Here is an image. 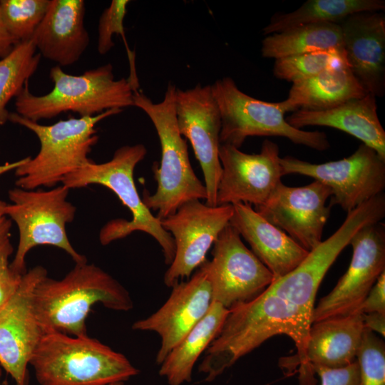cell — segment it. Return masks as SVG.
<instances>
[{
  "label": "cell",
  "instance_id": "cell-1",
  "mask_svg": "<svg viewBox=\"0 0 385 385\" xmlns=\"http://www.w3.org/2000/svg\"><path fill=\"white\" fill-rule=\"evenodd\" d=\"M312 317L267 289L256 298L230 309L199 366L206 381H212L263 342L286 334L295 343L297 354L280 360L287 371L299 366V383L305 374L306 347Z\"/></svg>",
  "mask_w": 385,
  "mask_h": 385
},
{
  "label": "cell",
  "instance_id": "cell-2",
  "mask_svg": "<svg viewBox=\"0 0 385 385\" xmlns=\"http://www.w3.org/2000/svg\"><path fill=\"white\" fill-rule=\"evenodd\" d=\"M34 307L43 332L55 330L75 337L86 336V319L91 307L127 312L133 307L128 290L94 264H76L59 280L45 277L36 286Z\"/></svg>",
  "mask_w": 385,
  "mask_h": 385
},
{
  "label": "cell",
  "instance_id": "cell-3",
  "mask_svg": "<svg viewBox=\"0 0 385 385\" xmlns=\"http://www.w3.org/2000/svg\"><path fill=\"white\" fill-rule=\"evenodd\" d=\"M40 385H108L139 374L128 359L98 340L44 331L30 359Z\"/></svg>",
  "mask_w": 385,
  "mask_h": 385
},
{
  "label": "cell",
  "instance_id": "cell-4",
  "mask_svg": "<svg viewBox=\"0 0 385 385\" xmlns=\"http://www.w3.org/2000/svg\"><path fill=\"white\" fill-rule=\"evenodd\" d=\"M176 90L175 85L169 82L163 101L158 103L140 91L133 95L134 106L148 115L160 143V165L153 168L157 189L153 195L144 191L142 198L160 220L175 213L186 202L207 199L205 186L191 166L186 140L178 129Z\"/></svg>",
  "mask_w": 385,
  "mask_h": 385
},
{
  "label": "cell",
  "instance_id": "cell-5",
  "mask_svg": "<svg viewBox=\"0 0 385 385\" xmlns=\"http://www.w3.org/2000/svg\"><path fill=\"white\" fill-rule=\"evenodd\" d=\"M49 77L53 87L43 96L31 93L29 81L26 83L15 98L16 113L38 122L66 112L88 117L111 109L134 106L131 85L127 78L115 79L111 63L78 76L68 74L57 65L51 68Z\"/></svg>",
  "mask_w": 385,
  "mask_h": 385
},
{
  "label": "cell",
  "instance_id": "cell-6",
  "mask_svg": "<svg viewBox=\"0 0 385 385\" xmlns=\"http://www.w3.org/2000/svg\"><path fill=\"white\" fill-rule=\"evenodd\" d=\"M146 154L147 149L143 144L121 146L109 161L96 163L92 160L67 175L61 183L68 189L98 184L111 190L130 211L132 218L108 222L100 231L101 243L106 245L133 232H143L158 242L165 262L170 265L175 257L174 240L162 227L160 220L144 205L134 183L135 168Z\"/></svg>",
  "mask_w": 385,
  "mask_h": 385
},
{
  "label": "cell",
  "instance_id": "cell-7",
  "mask_svg": "<svg viewBox=\"0 0 385 385\" xmlns=\"http://www.w3.org/2000/svg\"><path fill=\"white\" fill-rule=\"evenodd\" d=\"M123 111L111 109L93 116L69 117L45 125L9 113V120L32 131L40 142L39 152L15 170L17 188L34 190L53 187L64 178L92 161L88 158L98 140L96 124Z\"/></svg>",
  "mask_w": 385,
  "mask_h": 385
},
{
  "label": "cell",
  "instance_id": "cell-8",
  "mask_svg": "<svg viewBox=\"0 0 385 385\" xmlns=\"http://www.w3.org/2000/svg\"><path fill=\"white\" fill-rule=\"evenodd\" d=\"M69 190L61 185L49 190H24L16 188L9 191L11 204H6L5 213L19 230V243L9 267L24 274L27 253L38 245H52L67 252L76 264L87 262L71 244L66 225L75 217L76 207L67 200Z\"/></svg>",
  "mask_w": 385,
  "mask_h": 385
},
{
  "label": "cell",
  "instance_id": "cell-9",
  "mask_svg": "<svg viewBox=\"0 0 385 385\" xmlns=\"http://www.w3.org/2000/svg\"><path fill=\"white\" fill-rule=\"evenodd\" d=\"M211 88L220 113V144L240 148L250 136H280L319 151L330 146L325 133L297 129L289 125L282 101L255 98L242 92L228 76L217 80Z\"/></svg>",
  "mask_w": 385,
  "mask_h": 385
},
{
  "label": "cell",
  "instance_id": "cell-10",
  "mask_svg": "<svg viewBox=\"0 0 385 385\" xmlns=\"http://www.w3.org/2000/svg\"><path fill=\"white\" fill-rule=\"evenodd\" d=\"M385 215V197L379 195L360 205L326 240L309 252L304 260L267 288L312 317L317 292L327 272L353 236L363 227L381 222Z\"/></svg>",
  "mask_w": 385,
  "mask_h": 385
},
{
  "label": "cell",
  "instance_id": "cell-11",
  "mask_svg": "<svg viewBox=\"0 0 385 385\" xmlns=\"http://www.w3.org/2000/svg\"><path fill=\"white\" fill-rule=\"evenodd\" d=\"M283 175L311 177L332 192L331 204L347 213L381 195L385 188V159L361 144L351 155L323 163H312L292 156L280 158Z\"/></svg>",
  "mask_w": 385,
  "mask_h": 385
},
{
  "label": "cell",
  "instance_id": "cell-12",
  "mask_svg": "<svg viewBox=\"0 0 385 385\" xmlns=\"http://www.w3.org/2000/svg\"><path fill=\"white\" fill-rule=\"evenodd\" d=\"M205 265L212 302L230 309L258 297L272 284L274 276L243 243L230 222L220 232Z\"/></svg>",
  "mask_w": 385,
  "mask_h": 385
},
{
  "label": "cell",
  "instance_id": "cell-13",
  "mask_svg": "<svg viewBox=\"0 0 385 385\" xmlns=\"http://www.w3.org/2000/svg\"><path fill=\"white\" fill-rule=\"evenodd\" d=\"M232 205L210 206L199 200L185 202L177 211L162 220V227L172 235L175 257L163 281L173 287L188 279L207 259L206 255L223 228L230 222Z\"/></svg>",
  "mask_w": 385,
  "mask_h": 385
},
{
  "label": "cell",
  "instance_id": "cell-14",
  "mask_svg": "<svg viewBox=\"0 0 385 385\" xmlns=\"http://www.w3.org/2000/svg\"><path fill=\"white\" fill-rule=\"evenodd\" d=\"M352 257L346 272L322 297L312 314V323L359 313V307L380 274L385 272V227L369 224L351 238Z\"/></svg>",
  "mask_w": 385,
  "mask_h": 385
},
{
  "label": "cell",
  "instance_id": "cell-15",
  "mask_svg": "<svg viewBox=\"0 0 385 385\" xmlns=\"http://www.w3.org/2000/svg\"><path fill=\"white\" fill-rule=\"evenodd\" d=\"M219 158L222 170L216 205L247 203L257 207L266 202L282 182L279 148L272 141L264 140L257 154L220 144Z\"/></svg>",
  "mask_w": 385,
  "mask_h": 385
},
{
  "label": "cell",
  "instance_id": "cell-16",
  "mask_svg": "<svg viewBox=\"0 0 385 385\" xmlns=\"http://www.w3.org/2000/svg\"><path fill=\"white\" fill-rule=\"evenodd\" d=\"M46 276L42 266L27 271L16 292L0 307V366L16 385H28L27 367L43 334L34 310L33 294Z\"/></svg>",
  "mask_w": 385,
  "mask_h": 385
},
{
  "label": "cell",
  "instance_id": "cell-17",
  "mask_svg": "<svg viewBox=\"0 0 385 385\" xmlns=\"http://www.w3.org/2000/svg\"><path fill=\"white\" fill-rule=\"evenodd\" d=\"M177 123L199 161L207 191L206 204L216 206L217 186L221 175L219 158L221 118L211 85L197 84L175 93Z\"/></svg>",
  "mask_w": 385,
  "mask_h": 385
},
{
  "label": "cell",
  "instance_id": "cell-18",
  "mask_svg": "<svg viewBox=\"0 0 385 385\" xmlns=\"http://www.w3.org/2000/svg\"><path fill=\"white\" fill-rule=\"evenodd\" d=\"M331 196L330 188L317 180L301 187L281 182L266 202L255 210L309 252L322 241Z\"/></svg>",
  "mask_w": 385,
  "mask_h": 385
},
{
  "label": "cell",
  "instance_id": "cell-19",
  "mask_svg": "<svg viewBox=\"0 0 385 385\" xmlns=\"http://www.w3.org/2000/svg\"><path fill=\"white\" fill-rule=\"evenodd\" d=\"M205 261L188 281H180L172 287L170 297L159 309L132 325L134 330L152 331L160 337L155 358L158 365L202 319L212 303Z\"/></svg>",
  "mask_w": 385,
  "mask_h": 385
},
{
  "label": "cell",
  "instance_id": "cell-20",
  "mask_svg": "<svg viewBox=\"0 0 385 385\" xmlns=\"http://www.w3.org/2000/svg\"><path fill=\"white\" fill-rule=\"evenodd\" d=\"M346 62L367 93H385V15L382 11L352 14L339 24Z\"/></svg>",
  "mask_w": 385,
  "mask_h": 385
},
{
  "label": "cell",
  "instance_id": "cell-21",
  "mask_svg": "<svg viewBox=\"0 0 385 385\" xmlns=\"http://www.w3.org/2000/svg\"><path fill=\"white\" fill-rule=\"evenodd\" d=\"M83 0H50L31 41L41 56L58 66L78 61L90 43L85 27Z\"/></svg>",
  "mask_w": 385,
  "mask_h": 385
},
{
  "label": "cell",
  "instance_id": "cell-22",
  "mask_svg": "<svg viewBox=\"0 0 385 385\" xmlns=\"http://www.w3.org/2000/svg\"><path fill=\"white\" fill-rule=\"evenodd\" d=\"M230 224L250 245L252 252L279 279L297 267L307 256L303 248L284 231L247 203L232 205Z\"/></svg>",
  "mask_w": 385,
  "mask_h": 385
},
{
  "label": "cell",
  "instance_id": "cell-23",
  "mask_svg": "<svg viewBox=\"0 0 385 385\" xmlns=\"http://www.w3.org/2000/svg\"><path fill=\"white\" fill-rule=\"evenodd\" d=\"M364 329L361 313L313 322L306 347L304 377L299 385H316L312 366L342 368L356 361Z\"/></svg>",
  "mask_w": 385,
  "mask_h": 385
},
{
  "label": "cell",
  "instance_id": "cell-24",
  "mask_svg": "<svg viewBox=\"0 0 385 385\" xmlns=\"http://www.w3.org/2000/svg\"><path fill=\"white\" fill-rule=\"evenodd\" d=\"M286 120L297 129L327 126L340 130L360 140L385 159V131L379 119L376 97L371 93L326 110H297Z\"/></svg>",
  "mask_w": 385,
  "mask_h": 385
},
{
  "label": "cell",
  "instance_id": "cell-25",
  "mask_svg": "<svg viewBox=\"0 0 385 385\" xmlns=\"http://www.w3.org/2000/svg\"><path fill=\"white\" fill-rule=\"evenodd\" d=\"M346 62L330 67L304 81L293 83L282 101L287 112L321 111L366 95Z\"/></svg>",
  "mask_w": 385,
  "mask_h": 385
},
{
  "label": "cell",
  "instance_id": "cell-26",
  "mask_svg": "<svg viewBox=\"0 0 385 385\" xmlns=\"http://www.w3.org/2000/svg\"><path fill=\"white\" fill-rule=\"evenodd\" d=\"M228 313V309L212 302L207 314L170 351L159 369L169 385L191 381L197 360L217 336Z\"/></svg>",
  "mask_w": 385,
  "mask_h": 385
},
{
  "label": "cell",
  "instance_id": "cell-27",
  "mask_svg": "<svg viewBox=\"0 0 385 385\" xmlns=\"http://www.w3.org/2000/svg\"><path fill=\"white\" fill-rule=\"evenodd\" d=\"M344 53L342 29L339 24L302 25L267 35L262 41L264 58L277 59L315 51Z\"/></svg>",
  "mask_w": 385,
  "mask_h": 385
},
{
  "label": "cell",
  "instance_id": "cell-28",
  "mask_svg": "<svg viewBox=\"0 0 385 385\" xmlns=\"http://www.w3.org/2000/svg\"><path fill=\"white\" fill-rule=\"evenodd\" d=\"M384 9V0H308L293 11L274 14L262 32L267 36L305 24H339L352 14Z\"/></svg>",
  "mask_w": 385,
  "mask_h": 385
},
{
  "label": "cell",
  "instance_id": "cell-29",
  "mask_svg": "<svg viewBox=\"0 0 385 385\" xmlns=\"http://www.w3.org/2000/svg\"><path fill=\"white\" fill-rule=\"evenodd\" d=\"M31 40L17 43L12 51L0 59V125L9 120L6 106L37 70L41 56Z\"/></svg>",
  "mask_w": 385,
  "mask_h": 385
},
{
  "label": "cell",
  "instance_id": "cell-30",
  "mask_svg": "<svg viewBox=\"0 0 385 385\" xmlns=\"http://www.w3.org/2000/svg\"><path fill=\"white\" fill-rule=\"evenodd\" d=\"M346 62L344 53L315 51L275 59L273 74L293 83L312 78L328 68Z\"/></svg>",
  "mask_w": 385,
  "mask_h": 385
},
{
  "label": "cell",
  "instance_id": "cell-31",
  "mask_svg": "<svg viewBox=\"0 0 385 385\" xmlns=\"http://www.w3.org/2000/svg\"><path fill=\"white\" fill-rule=\"evenodd\" d=\"M50 0H0L6 28L17 43L30 41L43 19Z\"/></svg>",
  "mask_w": 385,
  "mask_h": 385
},
{
  "label": "cell",
  "instance_id": "cell-32",
  "mask_svg": "<svg viewBox=\"0 0 385 385\" xmlns=\"http://www.w3.org/2000/svg\"><path fill=\"white\" fill-rule=\"evenodd\" d=\"M129 3L128 0H113L103 11L98 21L97 50L101 55L106 54L114 46L113 35H120L124 41L130 66V74L127 79L133 89L138 91L139 81L135 68V54L128 46L123 26Z\"/></svg>",
  "mask_w": 385,
  "mask_h": 385
},
{
  "label": "cell",
  "instance_id": "cell-33",
  "mask_svg": "<svg viewBox=\"0 0 385 385\" xmlns=\"http://www.w3.org/2000/svg\"><path fill=\"white\" fill-rule=\"evenodd\" d=\"M356 361L359 385H385V345L374 332L364 329Z\"/></svg>",
  "mask_w": 385,
  "mask_h": 385
},
{
  "label": "cell",
  "instance_id": "cell-34",
  "mask_svg": "<svg viewBox=\"0 0 385 385\" xmlns=\"http://www.w3.org/2000/svg\"><path fill=\"white\" fill-rule=\"evenodd\" d=\"M313 372L320 379V385H359V366L356 360L342 368L312 366Z\"/></svg>",
  "mask_w": 385,
  "mask_h": 385
},
{
  "label": "cell",
  "instance_id": "cell-35",
  "mask_svg": "<svg viewBox=\"0 0 385 385\" xmlns=\"http://www.w3.org/2000/svg\"><path fill=\"white\" fill-rule=\"evenodd\" d=\"M385 314V272H382L359 307V313Z\"/></svg>",
  "mask_w": 385,
  "mask_h": 385
},
{
  "label": "cell",
  "instance_id": "cell-36",
  "mask_svg": "<svg viewBox=\"0 0 385 385\" xmlns=\"http://www.w3.org/2000/svg\"><path fill=\"white\" fill-rule=\"evenodd\" d=\"M6 203L0 200V266L9 265L14 249L11 242V220L5 213Z\"/></svg>",
  "mask_w": 385,
  "mask_h": 385
},
{
  "label": "cell",
  "instance_id": "cell-37",
  "mask_svg": "<svg viewBox=\"0 0 385 385\" xmlns=\"http://www.w3.org/2000/svg\"><path fill=\"white\" fill-rule=\"evenodd\" d=\"M9 265L0 266V307L16 292L22 278Z\"/></svg>",
  "mask_w": 385,
  "mask_h": 385
},
{
  "label": "cell",
  "instance_id": "cell-38",
  "mask_svg": "<svg viewBox=\"0 0 385 385\" xmlns=\"http://www.w3.org/2000/svg\"><path fill=\"white\" fill-rule=\"evenodd\" d=\"M364 328L381 336L385 335V314L371 312L361 314Z\"/></svg>",
  "mask_w": 385,
  "mask_h": 385
},
{
  "label": "cell",
  "instance_id": "cell-39",
  "mask_svg": "<svg viewBox=\"0 0 385 385\" xmlns=\"http://www.w3.org/2000/svg\"><path fill=\"white\" fill-rule=\"evenodd\" d=\"M16 44L6 28L0 6V59L8 56Z\"/></svg>",
  "mask_w": 385,
  "mask_h": 385
},
{
  "label": "cell",
  "instance_id": "cell-40",
  "mask_svg": "<svg viewBox=\"0 0 385 385\" xmlns=\"http://www.w3.org/2000/svg\"><path fill=\"white\" fill-rule=\"evenodd\" d=\"M31 157H26L19 160L13 163H6L3 165H0V175L5 173L9 170H16L17 168L26 163Z\"/></svg>",
  "mask_w": 385,
  "mask_h": 385
},
{
  "label": "cell",
  "instance_id": "cell-41",
  "mask_svg": "<svg viewBox=\"0 0 385 385\" xmlns=\"http://www.w3.org/2000/svg\"><path fill=\"white\" fill-rule=\"evenodd\" d=\"M108 385H125V381H115Z\"/></svg>",
  "mask_w": 385,
  "mask_h": 385
},
{
  "label": "cell",
  "instance_id": "cell-42",
  "mask_svg": "<svg viewBox=\"0 0 385 385\" xmlns=\"http://www.w3.org/2000/svg\"><path fill=\"white\" fill-rule=\"evenodd\" d=\"M1 369H0V377H1ZM0 385H1V384H0Z\"/></svg>",
  "mask_w": 385,
  "mask_h": 385
},
{
  "label": "cell",
  "instance_id": "cell-43",
  "mask_svg": "<svg viewBox=\"0 0 385 385\" xmlns=\"http://www.w3.org/2000/svg\"><path fill=\"white\" fill-rule=\"evenodd\" d=\"M0 369H1V366H0Z\"/></svg>",
  "mask_w": 385,
  "mask_h": 385
}]
</instances>
